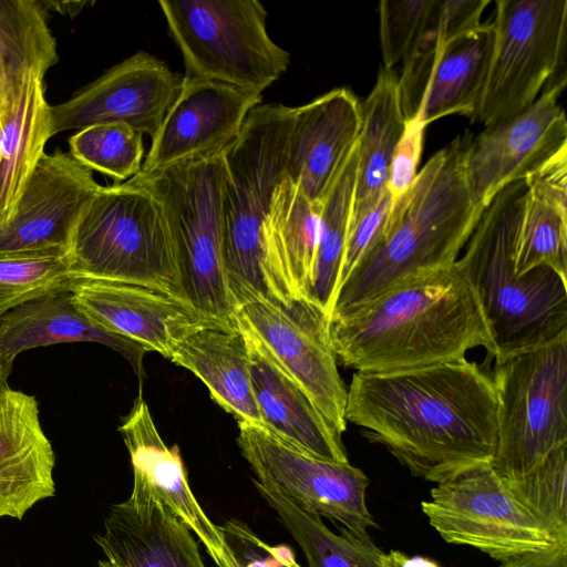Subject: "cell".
<instances>
[{"label": "cell", "mask_w": 567, "mask_h": 567, "mask_svg": "<svg viewBox=\"0 0 567 567\" xmlns=\"http://www.w3.org/2000/svg\"><path fill=\"white\" fill-rule=\"evenodd\" d=\"M492 377L464 359L420 369L354 372L344 419L413 476L435 484L482 463L496 445Z\"/></svg>", "instance_id": "1"}, {"label": "cell", "mask_w": 567, "mask_h": 567, "mask_svg": "<svg viewBox=\"0 0 567 567\" xmlns=\"http://www.w3.org/2000/svg\"><path fill=\"white\" fill-rule=\"evenodd\" d=\"M337 361L363 373H388L464 359L483 347L489 327L456 262L422 272L329 320Z\"/></svg>", "instance_id": "2"}, {"label": "cell", "mask_w": 567, "mask_h": 567, "mask_svg": "<svg viewBox=\"0 0 567 567\" xmlns=\"http://www.w3.org/2000/svg\"><path fill=\"white\" fill-rule=\"evenodd\" d=\"M470 136L457 135L417 172L409 193L392 206L383 237L340 287L330 319L414 276L456 262L484 210L473 202L464 174Z\"/></svg>", "instance_id": "3"}, {"label": "cell", "mask_w": 567, "mask_h": 567, "mask_svg": "<svg viewBox=\"0 0 567 567\" xmlns=\"http://www.w3.org/2000/svg\"><path fill=\"white\" fill-rule=\"evenodd\" d=\"M526 196L525 181L502 188L482 212L456 260L484 312L495 359L567 334V280L547 267L523 276L515 271Z\"/></svg>", "instance_id": "4"}, {"label": "cell", "mask_w": 567, "mask_h": 567, "mask_svg": "<svg viewBox=\"0 0 567 567\" xmlns=\"http://www.w3.org/2000/svg\"><path fill=\"white\" fill-rule=\"evenodd\" d=\"M292 115L293 107L280 103L255 106L223 151V255L235 308L252 298L295 300L275 275L267 238L272 195L286 176Z\"/></svg>", "instance_id": "5"}, {"label": "cell", "mask_w": 567, "mask_h": 567, "mask_svg": "<svg viewBox=\"0 0 567 567\" xmlns=\"http://www.w3.org/2000/svg\"><path fill=\"white\" fill-rule=\"evenodd\" d=\"M135 177L162 207L181 298L204 320L236 328L223 255V152Z\"/></svg>", "instance_id": "6"}, {"label": "cell", "mask_w": 567, "mask_h": 567, "mask_svg": "<svg viewBox=\"0 0 567 567\" xmlns=\"http://www.w3.org/2000/svg\"><path fill=\"white\" fill-rule=\"evenodd\" d=\"M65 260L75 280L137 284L181 298L162 207L135 176L99 188L78 220Z\"/></svg>", "instance_id": "7"}, {"label": "cell", "mask_w": 567, "mask_h": 567, "mask_svg": "<svg viewBox=\"0 0 567 567\" xmlns=\"http://www.w3.org/2000/svg\"><path fill=\"white\" fill-rule=\"evenodd\" d=\"M496 360V445L491 466L514 480L567 445V334Z\"/></svg>", "instance_id": "8"}, {"label": "cell", "mask_w": 567, "mask_h": 567, "mask_svg": "<svg viewBox=\"0 0 567 567\" xmlns=\"http://www.w3.org/2000/svg\"><path fill=\"white\" fill-rule=\"evenodd\" d=\"M187 75L261 95L287 71L289 53L268 34L257 0H161Z\"/></svg>", "instance_id": "9"}, {"label": "cell", "mask_w": 567, "mask_h": 567, "mask_svg": "<svg viewBox=\"0 0 567 567\" xmlns=\"http://www.w3.org/2000/svg\"><path fill=\"white\" fill-rule=\"evenodd\" d=\"M494 13L489 65L472 116L485 127L518 115L550 80L566 76L558 75L565 62L566 0H497Z\"/></svg>", "instance_id": "10"}, {"label": "cell", "mask_w": 567, "mask_h": 567, "mask_svg": "<svg viewBox=\"0 0 567 567\" xmlns=\"http://www.w3.org/2000/svg\"><path fill=\"white\" fill-rule=\"evenodd\" d=\"M421 508L446 543L476 548L501 563L559 544L508 491L489 463L437 483Z\"/></svg>", "instance_id": "11"}, {"label": "cell", "mask_w": 567, "mask_h": 567, "mask_svg": "<svg viewBox=\"0 0 567 567\" xmlns=\"http://www.w3.org/2000/svg\"><path fill=\"white\" fill-rule=\"evenodd\" d=\"M236 327L252 337L309 396L339 434L347 429V389L329 336V318L311 300L252 298L236 306Z\"/></svg>", "instance_id": "12"}, {"label": "cell", "mask_w": 567, "mask_h": 567, "mask_svg": "<svg viewBox=\"0 0 567 567\" xmlns=\"http://www.w3.org/2000/svg\"><path fill=\"white\" fill-rule=\"evenodd\" d=\"M238 429L237 444L255 480L358 536L377 526L367 504L370 480L362 470L306 454L252 423H238Z\"/></svg>", "instance_id": "13"}, {"label": "cell", "mask_w": 567, "mask_h": 567, "mask_svg": "<svg viewBox=\"0 0 567 567\" xmlns=\"http://www.w3.org/2000/svg\"><path fill=\"white\" fill-rule=\"evenodd\" d=\"M566 76L548 85L538 99L513 118L478 135L471 134L464 153V174L473 202L485 208L505 186L525 181L567 150V121L559 97Z\"/></svg>", "instance_id": "14"}, {"label": "cell", "mask_w": 567, "mask_h": 567, "mask_svg": "<svg viewBox=\"0 0 567 567\" xmlns=\"http://www.w3.org/2000/svg\"><path fill=\"white\" fill-rule=\"evenodd\" d=\"M181 84L182 79L165 62L140 51L65 102L51 105L53 135L97 123H123L152 138Z\"/></svg>", "instance_id": "15"}, {"label": "cell", "mask_w": 567, "mask_h": 567, "mask_svg": "<svg viewBox=\"0 0 567 567\" xmlns=\"http://www.w3.org/2000/svg\"><path fill=\"white\" fill-rule=\"evenodd\" d=\"M494 42L492 22L412 54L398 75L405 122L425 126L452 114L474 115L487 74Z\"/></svg>", "instance_id": "16"}, {"label": "cell", "mask_w": 567, "mask_h": 567, "mask_svg": "<svg viewBox=\"0 0 567 567\" xmlns=\"http://www.w3.org/2000/svg\"><path fill=\"white\" fill-rule=\"evenodd\" d=\"M101 185L69 153L44 154L11 218L0 226V254L65 255L84 208Z\"/></svg>", "instance_id": "17"}, {"label": "cell", "mask_w": 567, "mask_h": 567, "mask_svg": "<svg viewBox=\"0 0 567 567\" xmlns=\"http://www.w3.org/2000/svg\"><path fill=\"white\" fill-rule=\"evenodd\" d=\"M261 95L218 81L182 78L179 92L152 137L138 173L223 152L240 134Z\"/></svg>", "instance_id": "18"}, {"label": "cell", "mask_w": 567, "mask_h": 567, "mask_svg": "<svg viewBox=\"0 0 567 567\" xmlns=\"http://www.w3.org/2000/svg\"><path fill=\"white\" fill-rule=\"evenodd\" d=\"M70 292L74 303L100 326L167 359L185 336L212 323L181 298L150 286L76 280Z\"/></svg>", "instance_id": "19"}, {"label": "cell", "mask_w": 567, "mask_h": 567, "mask_svg": "<svg viewBox=\"0 0 567 567\" xmlns=\"http://www.w3.org/2000/svg\"><path fill=\"white\" fill-rule=\"evenodd\" d=\"M361 103L346 87L333 89L293 107L286 176L315 204H321L355 146Z\"/></svg>", "instance_id": "20"}, {"label": "cell", "mask_w": 567, "mask_h": 567, "mask_svg": "<svg viewBox=\"0 0 567 567\" xmlns=\"http://www.w3.org/2000/svg\"><path fill=\"white\" fill-rule=\"evenodd\" d=\"M133 467V488L151 493L198 538L216 565L226 559V543L195 498L177 445L162 440L148 405L138 395L118 427Z\"/></svg>", "instance_id": "21"}, {"label": "cell", "mask_w": 567, "mask_h": 567, "mask_svg": "<svg viewBox=\"0 0 567 567\" xmlns=\"http://www.w3.org/2000/svg\"><path fill=\"white\" fill-rule=\"evenodd\" d=\"M118 567H206L192 530L151 493L133 488L94 536Z\"/></svg>", "instance_id": "22"}, {"label": "cell", "mask_w": 567, "mask_h": 567, "mask_svg": "<svg viewBox=\"0 0 567 567\" xmlns=\"http://www.w3.org/2000/svg\"><path fill=\"white\" fill-rule=\"evenodd\" d=\"M55 454L40 422L33 395L0 392V518L22 519L55 495Z\"/></svg>", "instance_id": "23"}, {"label": "cell", "mask_w": 567, "mask_h": 567, "mask_svg": "<svg viewBox=\"0 0 567 567\" xmlns=\"http://www.w3.org/2000/svg\"><path fill=\"white\" fill-rule=\"evenodd\" d=\"M241 332L248 344L252 391L264 427L306 454L329 462L348 463L341 435L259 343Z\"/></svg>", "instance_id": "24"}, {"label": "cell", "mask_w": 567, "mask_h": 567, "mask_svg": "<svg viewBox=\"0 0 567 567\" xmlns=\"http://www.w3.org/2000/svg\"><path fill=\"white\" fill-rule=\"evenodd\" d=\"M68 342H95L124 357L141 381L147 350L92 320L73 301L71 292L33 299L0 319V358L11 364L18 354L33 348Z\"/></svg>", "instance_id": "25"}, {"label": "cell", "mask_w": 567, "mask_h": 567, "mask_svg": "<svg viewBox=\"0 0 567 567\" xmlns=\"http://www.w3.org/2000/svg\"><path fill=\"white\" fill-rule=\"evenodd\" d=\"M169 360L194 373L237 423L264 427L251 384L247 340L238 328L208 323L185 336Z\"/></svg>", "instance_id": "26"}, {"label": "cell", "mask_w": 567, "mask_h": 567, "mask_svg": "<svg viewBox=\"0 0 567 567\" xmlns=\"http://www.w3.org/2000/svg\"><path fill=\"white\" fill-rule=\"evenodd\" d=\"M321 204L309 200L287 176L275 188L267 238L275 275L293 299L310 300Z\"/></svg>", "instance_id": "27"}, {"label": "cell", "mask_w": 567, "mask_h": 567, "mask_svg": "<svg viewBox=\"0 0 567 567\" xmlns=\"http://www.w3.org/2000/svg\"><path fill=\"white\" fill-rule=\"evenodd\" d=\"M393 69L380 68L375 83L361 103L358 171L350 223L377 205L388 192V174L395 145L405 128Z\"/></svg>", "instance_id": "28"}, {"label": "cell", "mask_w": 567, "mask_h": 567, "mask_svg": "<svg viewBox=\"0 0 567 567\" xmlns=\"http://www.w3.org/2000/svg\"><path fill=\"white\" fill-rule=\"evenodd\" d=\"M52 136L44 80L32 78L13 107L0 115V226L13 215Z\"/></svg>", "instance_id": "29"}, {"label": "cell", "mask_w": 567, "mask_h": 567, "mask_svg": "<svg viewBox=\"0 0 567 567\" xmlns=\"http://www.w3.org/2000/svg\"><path fill=\"white\" fill-rule=\"evenodd\" d=\"M47 16L40 0H0V115L32 78L44 80L58 61Z\"/></svg>", "instance_id": "30"}, {"label": "cell", "mask_w": 567, "mask_h": 567, "mask_svg": "<svg viewBox=\"0 0 567 567\" xmlns=\"http://www.w3.org/2000/svg\"><path fill=\"white\" fill-rule=\"evenodd\" d=\"M252 483L299 545L308 567H383L385 553L369 535L358 536L343 527L336 534L320 516L301 509L275 487L255 478Z\"/></svg>", "instance_id": "31"}, {"label": "cell", "mask_w": 567, "mask_h": 567, "mask_svg": "<svg viewBox=\"0 0 567 567\" xmlns=\"http://www.w3.org/2000/svg\"><path fill=\"white\" fill-rule=\"evenodd\" d=\"M358 142L321 203L319 238L310 300L330 319L340 275L353 203Z\"/></svg>", "instance_id": "32"}, {"label": "cell", "mask_w": 567, "mask_h": 567, "mask_svg": "<svg viewBox=\"0 0 567 567\" xmlns=\"http://www.w3.org/2000/svg\"><path fill=\"white\" fill-rule=\"evenodd\" d=\"M514 266L518 276L547 267L567 280V199L527 187Z\"/></svg>", "instance_id": "33"}, {"label": "cell", "mask_w": 567, "mask_h": 567, "mask_svg": "<svg viewBox=\"0 0 567 567\" xmlns=\"http://www.w3.org/2000/svg\"><path fill=\"white\" fill-rule=\"evenodd\" d=\"M69 154L90 171L123 183L142 168L143 135L123 123H97L69 138Z\"/></svg>", "instance_id": "34"}, {"label": "cell", "mask_w": 567, "mask_h": 567, "mask_svg": "<svg viewBox=\"0 0 567 567\" xmlns=\"http://www.w3.org/2000/svg\"><path fill=\"white\" fill-rule=\"evenodd\" d=\"M75 281L63 254H0V319L33 299L70 291Z\"/></svg>", "instance_id": "35"}, {"label": "cell", "mask_w": 567, "mask_h": 567, "mask_svg": "<svg viewBox=\"0 0 567 567\" xmlns=\"http://www.w3.org/2000/svg\"><path fill=\"white\" fill-rule=\"evenodd\" d=\"M502 481L557 543L567 544V445L526 475Z\"/></svg>", "instance_id": "36"}, {"label": "cell", "mask_w": 567, "mask_h": 567, "mask_svg": "<svg viewBox=\"0 0 567 567\" xmlns=\"http://www.w3.org/2000/svg\"><path fill=\"white\" fill-rule=\"evenodd\" d=\"M434 0H382L379 35L383 68L403 63L424 35Z\"/></svg>", "instance_id": "37"}, {"label": "cell", "mask_w": 567, "mask_h": 567, "mask_svg": "<svg viewBox=\"0 0 567 567\" xmlns=\"http://www.w3.org/2000/svg\"><path fill=\"white\" fill-rule=\"evenodd\" d=\"M226 559L217 567H303L288 545H270L247 523L230 518L219 525Z\"/></svg>", "instance_id": "38"}, {"label": "cell", "mask_w": 567, "mask_h": 567, "mask_svg": "<svg viewBox=\"0 0 567 567\" xmlns=\"http://www.w3.org/2000/svg\"><path fill=\"white\" fill-rule=\"evenodd\" d=\"M391 210L392 199L386 192L375 206L349 224L339 289L359 261L383 237L389 226Z\"/></svg>", "instance_id": "39"}, {"label": "cell", "mask_w": 567, "mask_h": 567, "mask_svg": "<svg viewBox=\"0 0 567 567\" xmlns=\"http://www.w3.org/2000/svg\"><path fill=\"white\" fill-rule=\"evenodd\" d=\"M425 125L417 120L405 123V128L393 151L386 188L392 206L399 203L411 189L417 175Z\"/></svg>", "instance_id": "40"}, {"label": "cell", "mask_w": 567, "mask_h": 567, "mask_svg": "<svg viewBox=\"0 0 567 567\" xmlns=\"http://www.w3.org/2000/svg\"><path fill=\"white\" fill-rule=\"evenodd\" d=\"M501 567H567V545L519 554L502 561Z\"/></svg>", "instance_id": "41"}, {"label": "cell", "mask_w": 567, "mask_h": 567, "mask_svg": "<svg viewBox=\"0 0 567 567\" xmlns=\"http://www.w3.org/2000/svg\"><path fill=\"white\" fill-rule=\"evenodd\" d=\"M383 567H441L436 561L421 556H409L400 550L385 553Z\"/></svg>", "instance_id": "42"}, {"label": "cell", "mask_w": 567, "mask_h": 567, "mask_svg": "<svg viewBox=\"0 0 567 567\" xmlns=\"http://www.w3.org/2000/svg\"><path fill=\"white\" fill-rule=\"evenodd\" d=\"M43 7L49 10L59 12L60 14L69 16L74 18L78 16L84 7L89 6V0H70V1H52V0H40Z\"/></svg>", "instance_id": "43"}, {"label": "cell", "mask_w": 567, "mask_h": 567, "mask_svg": "<svg viewBox=\"0 0 567 567\" xmlns=\"http://www.w3.org/2000/svg\"><path fill=\"white\" fill-rule=\"evenodd\" d=\"M13 364L2 360L0 358V392L4 391L8 385V379L12 371Z\"/></svg>", "instance_id": "44"}, {"label": "cell", "mask_w": 567, "mask_h": 567, "mask_svg": "<svg viewBox=\"0 0 567 567\" xmlns=\"http://www.w3.org/2000/svg\"><path fill=\"white\" fill-rule=\"evenodd\" d=\"M99 567H118V566L107 559H104V560L99 561Z\"/></svg>", "instance_id": "45"}]
</instances>
